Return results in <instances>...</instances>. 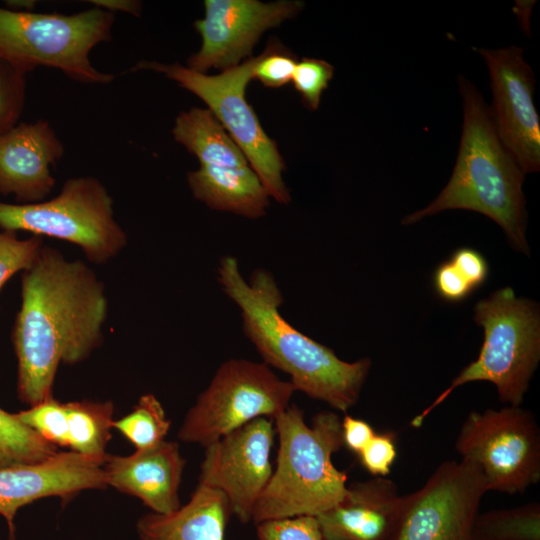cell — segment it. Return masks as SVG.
<instances>
[{
	"instance_id": "cb8c5ba5",
	"label": "cell",
	"mask_w": 540,
	"mask_h": 540,
	"mask_svg": "<svg viewBox=\"0 0 540 540\" xmlns=\"http://www.w3.org/2000/svg\"><path fill=\"white\" fill-rule=\"evenodd\" d=\"M57 447L24 425L15 414L0 408V468L41 462Z\"/></svg>"
},
{
	"instance_id": "603a6c76",
	"label": "cell",
	"mask_w": 540,
	"mask_h": 540,
	"mask_svg": "<svg viewBox=\"0 0 540 540\" xmlns=\"http://www.w3.org/2000/svg\"><path fill=\"white\" fill-rule=\"evenodd\" d=\"M471 540H540V504L532 502L478 514Z\"/></svg>"
},
{
	"instance_id": "44dd1931",
	"label": "cell",
	"mask_w": 540,
	"mask_h": 540,
	"mask_svg": "<svg viewBox=\"0 0 540 540\" xmlns=\"http://www.w3.org/2000/svg\"><path fill=\"white\" fill-rule=\"evenodd\" d=\"M174 139L195 155L200 165L245 168L249 162L209 109L181 112L172 129Z\"/></svg>"
},
{
	"instance_id": "e0dca14e",
	"label": "cell",
	"mask_w": 540,
	"mask_h": 540,
	"mask_svg": "<svg viewBox=\"0 0 540 540\" xmlns=\"http://www.w3.org/2000/svg\"><path fill=\"white\" fill-rule=\"evenodd\" d=\"M185 463L178 444L167 440L128 456L107 455V486L138 498L151 512L170 514L181 506L179 488Z\"/></svg>"
},
{
	"instance_id": "d590c367",
	"label": "cell",
	"mask_w": 540,
	"mask_h": 540,
	"mask_svg": "<svg viewBox=\"0 0 540 540\" xmlns=\"http://www.w3.org/2000/svg\"><path fill=\"white\" fill-rule=\"evenodd\" d=\"M94 7L109 11L111 13L123 12L139 17L141 15L142 4L135 0H91Z\"/></svg>"
},
{
	"instance_id": "83f0119b",
	"label": "cell",
	"mask_w": 540,
	"mask_h": 540,
	"mask_svg": "<svg viewBox=\"0 0 540 540\" xmlns=\"http://www.w3.org/2000/svg\"><path fill=\"white\" fill-rule=\"evenodd\" d=\"M42 246V237L18 239L15 232H0V290L13 275L33 265Z\"/></svg>"
},
{
	"instance_id": "5b68a950",
	"label": "cell",
	"mask_w": 540,
	"mask_h": 540,
	"mask_svg": "<svg viewBox=\"0 0 540 540\" xmlns=\"http://www.w3.org/2000/svg\"><path fill=\"white\" fill-rule=\"evenodd\" d=\"M474 321L484 330L478 358L452 380L448 388L411 425L419 427L451 392L469 382L495 385L499 400L519 406L540 360V316L538 305L516 297L511 287L493 292L474 308Z\"/></svg>"
},
{
	"instance_id": "f1b7e54d",
	"label": "cell",
	"mask_w": 540,
	"mask_h": 540,
	"mask_svg": "<svg viewBox=\"0 0 540 540\" xmlns=\"http://www.w3.org/2000/svg\"><path fill=\"white\" fill-rule=\"evenodd\" d=\"M296 64L293 53L277 40H270L265 50L256 56L252 78L266 87L279 88L292 80Z\"/></svg>"
},
{
	"instance_id": "6da1fadb",
	"label": "cell",
	"mask_w": 540,
	"mask_h": 540,
	"mask_svg": "<svg viewBox=\"0 0 540 540\" xmlns=\"http://www.w3.org/2000/svg\"><path fill=\"white\" fill-rule=\"evenodd\" d=\"M21 299L12 329L17 391L33 406L53 397L61 363H79L101 344L108 303L91 268L45 245L22 273Z\"/></svg>"
},
{
	"instance_id": "277c9868",
	"label": "cell",
	"mask_w": 540,
	"mask_h": 540,
	"mask_svg": "<svg viewBox=\"0 0 540 540\" xmlns=\"http://www.w3.org/2000/svg\"><path fill=\"white\" fill-rule=\"evenodd\" d=\"M278 435L276 467L252 512L255 524L299 516L316 517L347 494V474L332 455L344 447L340 417L317 413L312 424L297 405L274 417Z\"/></svg>"
},
{
	"instance_id": "f546056e",
	"label": "cell",
	"mask_w": 540,
	"mask_h": 540,
	"mask_svg": "<svg viewBox=\"0 0 540 540\" xmlns=\"http://www.w3.org/2000/svg\"><path fill=\"white\" fill-rule=\"evenodd\" d=\"M333 73L334 67L322 59L304 57L297 62L291 81L308 109H318Z\"/></svg>"
},
{
	"instance_id": "4316f807",
	"label": "cell",
	"mask_w": 540,
	"mask_h": 540,
	"mask_svg": "<svg viewBox=\"0 0 540 540\" xmlns=\"http://www.w3.org/2000/svg\"><path fill=\"white\" fill-rule=\"evenodd\" d=\"M26 74L0 58V135L19 123L25 104Z\"/></svg>"
},
{
	"instance_id": "5bb4252c",
	"label": "cell",
	"mask_w": 540,
	"mask_h": 540,
	"mask_svg": "<svg viewBox=\"0 0 540 540\" xmlns=\"http://www.w3.org/2000/svg\"><path fill=\"white\" fill-rule=\"evenodd\" d=\"M485 60L491 80V108L497 133L526 173L540 169V122L533 95L535 77L523 49L473 48Z\"/></svg>"
},
{
	"instance_id": "1f68e13d",
	"label": "cell",
	"mask_w": 540,
	"mask_h": 540,
	"mask_svg": "<svg viewBox=\"0 0 540 540\" xmlns=\"http://www.w3.org/2000/svg\"><path fill=\"white\" fill-rule=\"evenodd\" d=\"M358 455L371 475L385 477L397 456L394 435L391 432L375 434Z\"/></svg>"
},
{
	"instance_id": "ac0fdd59",
	"label": "cell",
	"mask_w": 540,
	"mask_h": 540,
	"mask_svg": "<svg viewBox=\"0 0 540 540\" xmlns=\"http://www.w3.org/2000/svg\"><path fill=\"white\" fill-rule=\"evenodd\" d=\"M401 497L385 477L353 483L339 503L315 517L323 540H389Z\"/></svg>"
},
{
	"instance_id": "ffe728a7",
	"label": "cell",
	"mask_w": 540,
	"mask_h": 540,
	"mask_svg": "<svg viewBox=\"0 0 540 540\" xmlns=\"http://www.w3.org/2000/svg\"><path fill=\"white\" fill-rule=\"evenodd\" d=\"M193 196L208 207L256 219L265 215L270 196L251 167L200 165L187 174Z\"/></svg>"
},
{
	"instance_id": "30bf717a",
	"label": "cell",
	"mask_w": 540,
	"mask_h": 540,
	"mask_svg": "<svg viewBox=\"0 0 540 540\" xmlns=\"http://www.w3.org/2000/svg\"><path fill=\"white\" fill-rule=\"evenodd\" d=\"M455 449L481 470L488 491L523 493L540 479L539 426L520 405L470 412Z\"/></svg>"
},
{
	"instance_id": "d6a6232c",
	"label": "cell",
	"mask_w": 540,
	"mask_h": 540,
	"mask_svg": "<svg viewBox=\"0 0 540 540\" xmlns=\"http://www.w3.org/2000/svg\"><path fill=\"white\" fill-rule=\"evenodd\" d=\"M433 283L438 296L451 303L465 300L474 291L449 260L436 268Z\"/></svg>"
},
{
	"instance_id": "3957f363",
	"label": "cell",
	"mask_w": 540,
	"mask_h": 540,
	"mask_svg": "<svg viewBox=\"0 0 540 540\" xmlns=\"http://www.w3.org/2000/svg\"><path fill=\"white\" fill-rule=\"evenodd\" d=\"M463 102L459 152L450 180L426 208L407 215L402 224L449 209L472 210L499 224L519 252L529 254L522 184L525 173L502 143L482 95L463 76L458 77Z\"/></svg>"
},
{
	"instance_id": "7a4b0ae2",
	"label": "cell",
	"mask_w": 540,
	"mask_h": 540,
	"mask_svg": "<svg viewBox=\"0 0 540 540\" xmlns=\"http://www.w3.org/2000/svg\"><path fill=\"white\" fill-rule=\"evenodd\" d=\"M217 279L239 308L244 335L266 365L287 374L296 391L335 410L347 412L358 402L371 360L346 362L289 323L281 313L284 298L270 271L255 269L246 280L238 260L226 255L219 261Z\"/></svg>"
},
{
	"instance_id": "2e32d148",
	"label": "cell",
	"mask_w": 540,
	"mask_h": 540,
	"mask_svg": "<svg viewBox=\"0 0 540 540\" xmlns=\"http://www.w3.org/2000/svg\"><path fill=\"white\" fill-rule=\"evenodd\" d=\"M63 155L49 122H19L0 135V193L18 204L44 201L56 183L51 168Z\"/></svg>"
},
{
	"instance_id": "7402d4cb",
	"label": "cell",
	"mask_w": 540,
	"mask_h": 540,
	"mask_svg": "<svg viewBox=\"0 0 540 540\" xmlns=\"http://www.w3.org/2000/svg\"><path fill=\"white\" fill-rule=\"evenodd\" d=\"M68 448L82 455L104 458L111 438L114 406L111 401L89 400L65 403Z\"/></svg>"
},
{
	"instance_id": "7c38bea8",
	"label": "cell",
	"mask_w": 540,
	"mask_h": 540,
	"mask_svg": "<svg viewBox=\"0 0 540 540\" xmlns=\"http://www.w3.org/2000/svg\"><path fill=\"white\" fill-rule=\"evenodd\" d=\"M274 433L273 419L259 417L205 447L198 484L220 491L241 523L252 520L272 475Z\"/></svg>"
},
{
	"instance_id": "e575fe53",
	"label": "cell",
	"mask_w": 540,
	"mask_h": 540,
	"mask_svg": "<svg viewBox=\"0 0 540 540\" xmlns=\"http://www.w3.org/2000/svg\"><path fill=\"white\" fill-rule=\"evenodd\" d=\"M344 446L359 454L376 434L369 423L362 419L345 415L341 420Z\"/></svg>"
},
{
	"instance_id": "8fae6325",
	"label": "cell",
	"mask_w": 540,
	"mask_h": 540,
	"mask_svg": "<svg viewBox=\"0 0 540 540\" xmlns=\"http://www.w3.org/2000/svg\"><path fill=\"white\" fill-rule=\"evenodd\" d=\"M487 491L476 465L462 459L444 461L421 488L401 497L389 540H471L472 526Z\"/></svg>"
},
{
	"instance_id": "d4e9b609",
	"label": "cell",
	"mask_w": 540,
	"mask_h": 540,
	"mask_svg": "<svg viewBox=\"0 0 540 540\" xmlns=\"http://www.w3.org/2000/svg\"><path fill=\"white\" fill-rule=\"evenodd\" d=\"M171 421L160 401L153 394L141 396L134 409L113 422L116 428L136 450L151 448L165 440Z\"/></svg>"
},
{
	"instance_id": "8992f818",
	"label": "cell",
	"mask_w": 540,
	"mask_h": 540,
	"mask_svg": "<svg viewBox=\"0 0 540 540\" xmlns=\"http://www.w3.org/2000/svg\"><path fill=\"white\" fill-rule=\"evenodd\" d=\"M115 14L94 7L73 14L0 8V58L26 73L57 69L84 84H109L115 75L97 70L90 52L109 41Z\"/></svg>"
},
{
	"instance_id": "4fadbf2b",
	"label": "cell",
	"mask_w": 540,
	"mask_h": 540,
	"mask_svg": "<svg viewBox=\"0 0 540 540\" xmlns=\"http://www.w3.org/2000/svg\"><path fill=\"white\" fill-rule=\"evenodd\" d=\"M204 6V18L194 22L202 46L187 60V68L202 74L210 68H233L251 58L260 36L294 17L303 8V2L206 0Z\"/></svg>"
},
{
	"instance_id": "9c48e42d",
	"label": "cell",
	"mask_w": 540,
	"mask_h": 540,
	"mask_svg": "<svg viewBox=\"0 0 540 540\" xmlns=\"http://www.w3.org/2000/svg\"><path fill=\"white\" fill-rule=\"evenodd\" d=\"M296 392L264 362L231 358L214 373L188 410L178 438L204 448L250 421L285 411Z\"/></svg>"
},
{
	"instance_id": "9a60e30c",
	"label": "cell",
	"mask_w": 540,
	"mask_h": 540,
	"mask_svg": "<svg viewBox=\"0 0 540 540\" xmlns=\"http://www.w3.org/2000/svg\"><path fill=\"white\" fill-rule=\"evenodd\" d=\"M105 459L70 450L41 462L0 468V515L7 522L10 538L15 536L19 508L45 497H69L106 487Z\"/></svg>"
},
{
	"instance_id": "484cf974",
	"label": "cell",
	"mask_w": 540,
	"mask_h": 540,
	"mask_svg": "<svg viewBox=\"0 0 540 540\" xmlns=\"http://www.w3.org/2000/svg\"><path fill=\"white\" fill-rule=\"evenodd\" d=\"M17 418L55 446L68 447L65 403L53 397L16 413Z\"/></svg>"
},
{
	"instance_id": "52a82bcc",
	"label": "cell",
	"mask_w": 540,
	"mask_h": 540,
	"mask_svg": "<svg viewBox=\"0 0 540 540\" xmlns=\"http://www.w3.org/2000/svg\"><path fill=\"white\" fill-rule=\"evenodd\" d=\"M0 228L70 242L96 264L107 262L127 244L126 233L114 218L112 197L92 176L66 180L60 193L50 200L0 202Z\"/></svg>"
},
{
	"instance_id": "d6986e66",
	"label": "cell",
	"mask_w": 540,
	"mask_h": 540,
	"mask_svg": "<svg viewBox=\"0 0 540 540\" xmlns=\"http://www.w3.org/2000/svg\"><path fill=\"white\" fill-rule=\"evenodd\" d=\"M232 512L226 497L203 485L170 514L147 513L139 518V540H225Z\"/></svg>"
},
{
	"instance_id": "4dcf8cb0",
	"label": "cell",
	"mask_w": 540,
	"mask_h": 540,
	"mask_svg": "<svg viewBox=\"0 0 540 540\" xmlns=\"http://www.w3.org/2000/svg\"><path fill=\"white\" fill-rule=\"evenodd\" d=\"M256 527L258 540H323L318 522L312 516L268 520Z\"/></svg>"
},
{
	"instance_id": "ba28073f",
	"label": "cell",
	"mask_w": 540,
	"mask_h": 540,
	"mask_svg": "<svg viewBox=\"0 0 540 540\" xmlns=\"http://www.w3.org/2000/svg\"><path fill=\"white\" fill-rule=\"evenodd\" d=\"M255 63L256 57H251L214 76L195 72L178 63L146 60L138 62L131 71L146 69L163 73L201 98L243 151L270 198L287 205L291 197L282 178L286 168L284 160L276 142L264 132L245 98Z\"/></svg>"
},
{
	"instance_id": "836d02e7",
	"label": "cell",
	"mask_w": 540,
	"mask_h": 540,
	"mask_svg": "<svg viewBox=\"0 0 540 540\" xmlns=\"http://www.w3.org/2000/svg\"><path fill=\"white\" fill-rule=\"evenodd\" d=\"M449 261L475 291L487 280L489 266L485 257L475 249L462 247L451 255Z\"/></svg>"
}]
</instances>
